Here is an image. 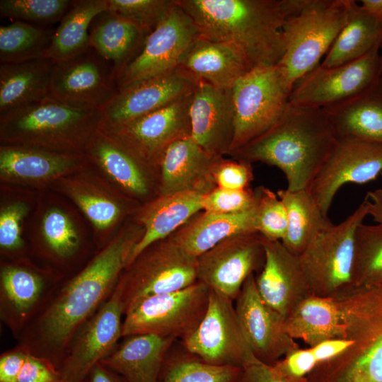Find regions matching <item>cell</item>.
<instances>
[{"label":"cell","mask_w":382,"mask_h":382,"mask_svg":"<svg viewBox=\"0 0 382 382\" xmlns=\"http://www.w3.org/2000/svg\"><path fill=\"white\" fill-rule=\"evenodd\" d=\"M293 88L279 64L255 67L236 81L231 88L235 118L231 154L275 124Z\"/></svg>","instance_id":"cell-8"},{"label":"cell","mask_w":382,"mask_h":382,"mask_svg":"<svg viewBox=\"0 0 382 382\" xmlns=\"http://www.w3.org/2000/svg\"><path fill=\"white\" fill-rule=\"evenodd\" d=\"M209 290L197 281L185 289L147 296L132 303L124 313L122 337L151 334L184 339L203 318Z\"/></svg>","instance_id":"cell-9"},{"label":"cell","mask_w":382,"mask_h":382,"mask_svg":"<svg viewBox=\"0 0 382 382\" xmlns=\"http://www.w3.org/2000/svg\"><path fill=\"white\" fill-rule=\"evenodd\" d=\"M88 144L91 155L117 183L135 194L147 192V183L139 165L144 161L136 154L98 129Z\"/></svg>","instance_id":"cell-36"},{"label":"cell","mask_w":382,"mask_h":382,"mask_svg":"<svg viewBox=\"0 0 382 382\" xmlns=\"http://www.w3.org/2000/svg\"><path fill=\"white\" fill-rule=\"evenodd\" d=\"M179 68L198 81L221 89H231L253 69L244 52L235 44L202 37L192 45Z\"/></svg>","instance_id":"cell-25"},{"label":"cell","mask_w":382,"mask_h":382,"mask_svg":"<svg viewBox=\"0 0 382 382\" xmlns=\"http://www.w3.org/2000/svg\"><path fill=\"white\" fill-rule=\"evenodd\" d=\"M286 333L313 347L332 339H345L341 311L334 298L310 295L284 319Z\"/></svg>","instance_id":"cell-31"},{"label":"cell","mask_w":382,"mask_h":382,"mask_svg":"<svg viewBox=\"0 0 382 382\" xmlns=\"http://www.w3.org/2000/svg\"><path fill=\"white\" fill-rule=\"evenodd\" d=\"M367 216L364 199L345 219L320 233L299 255L311 295L335 299L349 290L355 233Z\"/></svg>","instance_id":"cell-7"},{"label":"cell","mask_w":382,"mask_h":382,"mask_svg":"<svg viewBox=\"0 0 382 382\" xmlns=\"http://www.w3.org/2000/svg\"><path fill=\"white\" fill-rule=\"evenodd\" d=\"M76 202L98 228L111 225L120 214L119 207L104 197L89 194L76 193Z\"/></svg>","instance_id":"cell-48"},{"label":"cell","mask_w":382,"mask_h":382,"mask_svg":"<svg viewBox=\"0 0 382 382\" xmlns=\"http://www.w3.org/2000/svg\"><path fill=\"white\" fill-rule=\"evenodd\" d=\"M379 56H380V77L379 84L382 88V40L379 45Z\"/></svg>","instance_id":"cell-56"},{"label":"cell","mask_w":382,"mask_h":382,"mask_svg":"<svg viewBox=\"0 0 382 382\" xmlns=\"http://www.w3.org/2000/svg\"><path fill=\"white\" fill-rule=\"evenodd\" d=\"M192 138L209 154H231L235 130L231 88L221 89L199 81L190 105Z\"/></svg>","instance_id":"cell-21"},{"label":"cell","mask_w":382,"mask_h":382,"mask_svg":"<svg viewBox=\"0 0 382 382\" xmlns=\"http://www.w3.org/2000/svg\"><path fill=\"white\" fill-rule=\"evenodd\" d=\"M199 37L192 20L175 0V5L149 34L137 55L117 75L118 91L175 70Z\"/></svg>","instance_id":"cell-11"},{"label":"cell","mask_w":382,"mask_h":382,"mask_svg":"<svg viewBox=\"0 0 382 382\" xmlns=\"http://www.w3.org/2000/svg\"><path fill=\"white\" fill-rule=\"evenodd\" d=\"M212 177L216 187L233 190L248 189L253 179L250 163L226 161L221 157L216 161Z\"/></svg>","instance_id":"cell-47"},{"label":"cell","mask_w":382,"mask_h":382,"mask_svg":"<svg viewBox=\"0 0 382 382\" xmlns=\"http://www.w3.org/2000/svg\"><path fill=\"white\" fill-rule=\"evenodd\" d=\"M352 345L348 339L328 340L311 347L317 364L329 361L345 352Z\"/></svg>","instance_id":"cell-52"},{"label":"cell","mask_w":382,"mask_h":382,"mask_svg":"<svg viewBox=\"0 0 382 382\" xmlns=\"http://www.w3.org/2000/svg\"><path fill=\"white\" fill-rule=\"evenodd\" d=\"M139 238L122 235L59 290L25 326L19 345L59 369L74 336L111 296Z\"/></svg>","instance_id":"cell-1"},{"label":"cell","mask_w":382,"mask_h":382,"mask_svg":"<svg viewBox=\"0 0 382 382\" xmlns=\"http://www.w3.org/2000/svg\"><path fill=\"white\" fill-rule=\"evenodd\" d=\"M26 207L21 203L11 204L0 214V245L6 250H15L22 246L20 222Z\"/></svg>","instance_id":"cell-49"},{"label":"cell","mask_w":382,"mask_h":382,"mask_svg":"<svg viewBox=\"0 0 382 382\" xmlns=\"http://www.w3.org/2000/svg\"><path fill=\"white\" fill-rule=\"evenodd\" d=\"M379 45L362 57L333 67L320 64L295 84L290 105L325 108L352 98L379 81Z\"/></svg>","instance_id":"cell-13"},{"label":"cell","mask_w":382,"mask_h":382,"mask_svg":"<svg viewBox=\"0 0 382 382\" xmlns=\"http://www.w3.org/2000/svg\"><path fill=\"white\" fill-rule=\"evenodd\" d=\"M382 40V23L364 11L354 1L349 19L320 64L333 67L355 61Z\"/></svg>","instance_id":"cell-35"},{"label":"cell","mask_w":382,"mask_h":382,"mask_svg":"<svg viewBox=\"0 0 382 382\" xmlns=\"http://www.w3.org/2000/svg\"><path fill=\"white\" fill-rule=\"evenodd\" d=\"M122 339L100 362L127 382H161L168 350L175 339L151 334L133 335Z\"/></svg>","instance_id":"cell-26"},{"label":"cell","mask_w":382,"mask_h":382,"mask_svg":"<svg viewBox=\"0 0 382 382\" xmlns=\"http://www.w3.org/2000/svg\"><path fill=\"white\" fill-rule=\"evenodd\" d=\"M361 8L382 23V0H362Z\"/></svg>","instance_id":"cell-55"},{"label":"cell","mask_w":382,"mask_h":382,"mask_svg":"<svg viewBox=\"0 0 382 382\" xmlns=\"http://www.w3.org/2000/svg\"><path fill=\"white\" fill-rule=\"evenodd\" d=\"M199 36L231 42L253 67L277 64L285 52L283 26L305 0H175Z\"/></svg>","instance_id":"cell-2"},{"label":"cell","mask_w":382,"mask_h":382,"mask_svg":"<svg viewBox=\"0 0 382 382\" xmlns=\"http://www.w3.org/2000/svg\"><path fill=\"white\" fill-rule=\"evenodd\" d=\"M198 281L197 257L169 236L144 250L120 277L124 313L132 303L153 295L176 291Z\"/></svg>","instance_id":"cell-10"},{"label":"cell","mask_w":382,"mask_h":382,"mask_svg":"<svg viewBox=\"0 0 382 382\" xmlns=\"http://www.w3.org/2000/svg\"><path fill=\"white\" fill-rule=\"evenodd\" d=\"M82 382H127L119 374L99 362L89 371Z\"/></svg>","instance_id":"cell-53"},{"label":"cell","mask_w":382,"mask_h":382,"mask_svg":"<svg viewBox=\"0 0 382 382\" xmlns=\"http://www.w3.org/2000/svg\"><path fill=\"white\" fill-rule=\"evenodd\" d=\"M76 159L68 155L37 148L6 146L1 148L2 174L27 179L53 176L72 166Z\"/></svg>","instance_id":"cell-37"},{"label":"cell","mask_w":382,"mask_h":382,"mask_svg":"<svg viewBox=\"0 0 382 382\" xmlns=\"http://www.w3.org/2000/svg\"><path fill=\"white\" fill-rule=\"evenodd\" d=\"M265 257L258 233L230 237L197 257L198 281L234 301L248 277L262 270Z\"/></svg>","instance_id":"cell-18"},{"label":"cell","mask_w":382,"mask_h":382,"mask_svg":"<svg viewBox=\"0 0 382 382\" xmlns=\"http://www.w3.org/2000/svg\"><path fill=\"white\" fill-rule=\"evenodd\" d=\"M112 11L151 32L167 16L175 0H107Z\"/></svg>","instance_id":"cell-44"},{"label":"cell","mask_w":382,"mask_h":382,"mask_svg":"<svg viewBox=\"0 0 382 382\" xmlns=\"http://www.w3.org/2000/svg\"><path fill=\"white\" fill-rule=\"evenodd\" d=\"M181 340L189 354L214 365L242 368L254 355L233 301L212 289L203 318L195 330Z\"/></svg>","instance_id":"cell-12"},{"label":"cell","mask_w":382,"mask_h":382,"mask_svg":"<svg viewBox=\"0 0 382 382\" xmlns=\"http://www.w3.org/2000/svg\"><path fill=\"white\" fill-rule=\"evenodd\" d=\"M73 1L1 0L0 16L23 22L47 24L61 21Z\"/></svg>","instance_id":"cell-42"},{"label":"cell","mask_w":382,"mask_h":382,"mask_svg":"<svg viewBox=\"0 0 382 382\" xmlns=\"http://www.w3.org/2000/svg\"><path fill=\"white\" fill-rule=\"evenodd\" d=\"M277 195L284 205L286 233L282 241L292 253L299 255L322 231L333 224L325 216L308 190L282 189Z\"/></svg>","instance_id":"cell-33"},{"label":"cell","mask_w":382,"mask_h":382,"mask_svg":"<svg viewBox=\"0 0 382 382\" xmlns=\"http://www.w3.org/2000/svg\"><path fill=\"white\" fill-rule=\"evenodd\" d=\"M54 64L47 57L0 64V115L48 96Z\"/></svg>","instance_id":"cell-30"},{"label":"cell","mask_w":382,"mask_h":382,"mask_svg":"<svg viewBox=\"0 0 382 382\" xmlns=\"http://www.w3.org/2000/svg\"><path fill=\"white\" fill-rule=\"evenodd\" d=\"M335 299L352 345L318 364L308 382H382V284L351 289Z\"/></svg>","instance_id":"cell-4"},{"label":"cell","mask_w":382,"mask_h":382,"mask_svg":"<svg viewBox=\"0 0 382 382\" xmlns=\"http://www.w3.org/2000/svg\"><path fill=\"white\" fill-rule=\"evenodd\" d=\"M54 30L19 21L0 26V62L45 57Z\"/></svg>","instance_id":"cell-38"},{"label":"cell","mask_w":382,"mask_h":382,"mask_svg":"<svg viewBox=\"0 0 382 382\" xmlns=\"http://www.w3.org/2000/svg\"><path fill=\"white\" fill-rule=\"evenodd\" d=\"M52 291L45 277L31 269L7 265L1 270L0 318L18 338Z\"/></svg>","instance_id":"cell-23"},{"label":"cell","mask_w":382,"mask_h":382,"mask_svg":"<svg viewBox=\"0 0 382 382\" xmlns=\"http://www.w3.org/2000/svg\"><path fill=\"white\" fill-rule=\"evenodd\" d=\"M337 137L323 109L290 105L267 131L232 154L239 161L278 168L287 189L309 187Z\"/></svg>","instance_id":"cell-3"},{"label":"cell","mask_w":382,"mask_h":382,"mask_svg":"<svg viewBox=\"0 0 382 382\" xmlns=\"http://www.w3.org/2000/svg\"><path fill=\"white\" fill-rule=\"evenodd\" d=\"M323 110L338 139L382 144V88L379 81L360 94Z\"/></svg>","instance_id":"cell-29"},{"label":"cell","mask_w":382,"mask_h":382,"mask_svg":"<svg viewBox=\"0 0 382 382\" xmlns=\"http://www.w3.org/2000/svg\"><path fill=\"white\" fill-rule=\"evenodd\" d=\"M243 382H308L307 378H296L282 373L254 355L243 366Z\"/></svg>","instance_id":"cell-50"},{"label":"cell","mask_w":382,"mask_h":382,"mask_svg":"<svg viewBox=\"0 0 382 382\" xmlns=\"http://www.w3.org/2000/svg\"><path fill=\"white\" fill-rule=\"evenodd\" d=\"M204 195L200 192H180L161 195L152 202L141 217L144 231L132 248L127 266L148 247L170 236L202 210Z\"/></svg>","instance_id":"cell-27"},{"label":"cell","mask_w":382,"mask_h":382,"mask_svg":"<svg viewBox=\"0 0 382 382\" xmlns=\"http://www.w3.org/2000/svg\"><path fill=\"white\" fill-rule=\"evenodd\" d=\"M107 11V0L73 1L54 32L45 57L59 62L91 47L89 27L97 16Z\"/></svg>","instance_id":"cell-34"},{"label":"cell","mask_w":382,"mask_h":382,"mask_svg":"<svg viewBox=\"0 0 382 382\" xmlns=\"http://www.w3.org/2000/svg\"><path fill=\"white\" fill-rule=\"evenodd\" d=\"M199 81L181 68L120 89L100 110V125L124 123L191 93Z\"/></svg>","instance_id":"cell-20"},{"label":"cell","mask_w":382,"mask_h":382,"mask_svg":"<svg viewBox=\"0 0 382 382\" xmlns=\"http://www.w3.org/2000/svg\"><path fill=\"white\" fill-rule=\"evenodd\" d=\"M382 284V224L359 226L349 290Z\"/></svg>","instance_id":"cell-39"},{"label":"cell","mask_w":382,"mask_h":382,"mask_svg":"<svg viewBox=\"0 0 382 382\" xmlns=\"http://www.w3.org/2000/svg\"><path fill=\"white\" fill-rule=\"evenodd\" d=\"M256 231V202L250 209L235 214L207 212L190 219L170 237L185 252L198 257L223 241Z\"/></svg>","instance_id":"cell-28"},{"label":"cell","mask_w":382,"mask_h":382,"mask_svg":"<svg viewBox=\"0 0 382 382\" xmlns=\"http://www.w3.org/2000/svg\"><path fill=\"white\" fill-rule=\"evenodd\" d=\"M161 382H243V369L211 364L188 353L167 357Z\"/></svg>","instance_id":"cell-40"},{"label":"cell","mask_w":382,"mask_h":382,"mask_svg":"<svg viewBox=\"0 0 382 382\" xmlns=\"http://www.w3.org/2000/svg\"><path fill=\"white\" fill-rule=\"evenodd\" d=\"M0 116L4 140L36 149H80L101 122L100 110L71 105L49 96Z\"/></svg>","instance_id":"cell-5"},{"label":"cell","mask_w":382,"mask_h":382,"mask_svg":"<svg viewBox=\"0 0 382 382\" xmlns=\"http://www.w3.org/2000/svg\"><path fill=\"white\" fill-rule=\"evenodd\" d=\"M90 33V47L109 62L115 79L139 52L150 32L107 11L96 17Z\"/></svg>","instance_id":"cell-32"},{"label":"cell","mask_w":382,"mask_h":382,"mask_svg":"<svg viewBox=\"0 0 382 382\" xmlns=\"http://www.w3.org/2000/svg\"><path fill=\"white\" fill-rule=\"evenodd\" d=\"M120 279L108 299L74 336L59 369L65 382H82L122 338L124 308Z\"/></svg>","instance_id":"cell-15"},{"label":"cell","mask_w":382,"mask_h":382,"mask_svg":"<svg viewBox=\"0 0 382 382\" xmlns=\"http://www.w3.org/2000/svg\"><path fill=\"white\" fill-rule=\"evenodd\" d=\"M42 232L48 248L60 259L73 255L79 247V238L66 214L57 209L49 211L43 219Z\"/></svg>","instance_id":"cell-45"},{"label":"cell","mask_w":382,"mask_h":382,"mask_svg":"<svg viewBox=\"0 0 382 382\" xmlns=\"http://www.w3.org/2000/svg\"><path fill=\"white\" fill-rule=\"evenodd\" d=\"M235 301L244 335L257 359L273 365L288 353L300 348L286 333L284 318L260 296L254 274L246 279Z\"/></svg>","instance_id":"cell-19"},{"label":"cell","mask_w":382,"mask_h":382,"mask_svg":"<svg viewBox=\"0 0 382 382\" xmlns=\"http://www.w3.org/2000/svg\"><path fill=\"white\" fill-rule=\"evenodd\" d=\"M382 173V144L338 139L308 187L325 216L340 188L349 183L362 185Z\"/></svg>","instance_id":"cell-17"},{"label":"cell","mask_w":382,"mask_h":382,"mask_svg":"<svg viewBox=\"0 0 382 382\" xmlns=\"http://www.w3.org/2000/svg\"><path fill=\"white\" fill-rule=\"evenodd\" d=\"M317 365L311 347L294 350L273 364L282 373L296 378L306 377Z\"/></svg>","instance_id":"cell-51"},{"label":"cell","mask_w":382,"mask_h":382,"mask_svg":"<svg viewBox=\"0 0 382 382\" xmlns=\"http://www.w3.org/2000/svg\"><path fill=\"white\" fill-rule=\"evenodd\" d=\"M117 92L111 64L89 47L55 62L48 96L71 105L101 110Z\"/></svg>","instance_id":"cell-16"},{"label":"cell","mask_w":382,"mask_h":382,"mask_svg":"<svg viewBox=\"0 0 382 382\" xmlns=\"http://www.w3.org/2000/svg\"><path fill=\"white\" fill-rule=\"evenodd\" d=\"M263 243L265 262L255 277L257 289L264 301L285 319L311 294L299 255L290 252L281 241L263 238Z\"/></svg>","instance_id":"cell-22"},{"label":"cell","mask_w":382,"mask_h":382,"mask_svg":"<svg viewBox=\"0 0 382 382\" xmlns=\"http://www.w3.org/2000/svg\"><path fill=\"white\" fill-rule=\"evenodd\" d=\"M192 91L147 115L121 124L100 125L98 129L125 146L144 163L159 165L171 144L191 136L189 110Z\"/></svg>","instance_id":"cell-14"},{"label":"cell","mask_w":382,"mask_h":382,"mask_svg":"<svg viewBox=\"0 0 382 382\" xmlns=\"http://www.w3.org/2000/svg\"><path fill=\"white\" fill-rule=\"evenodd\" d=\"M381 177H382V173L381 174Z\"/></svg>","instance_id":"cell-57"},{"label":"cell","mask_w":382,"mask_h":382,"mask_svg":"<svg viewBox=\"0 0 382 382\" xmlns=\"http://www.w3.org/2000/svg\"><path fill=\"white\" fill-rule=\"evenodd\" d=\"M256 231L269 241H282L287 228L286 212L277 194L265 187L255 190Z\"/></svg>","instance_id":"cell-43"},{"label":"cell","mask_w":382,"mask_h":382,"mask_svg":"<svg viewBox=\"0 0 382 382\" xmlns=\"http://www.w3.org/2000/svg\"><path fill=\"white\" fill-rule=\"evenodd\" d=\"M256 202L255 190H233L218 187L204 195L202 210L217 214H235L253 208Z\"/></svg>","instance_id":"cell-46"},{"label":"cell","mask_w":382,"mask_h":382,"mask_svg":"<svg viewBox=\"0 0 382 382\" xmlns=\"http://www.w3.org/2000/svg\"><path fill=\"white\" fill-rule=\"evenodd\" d=\"M0 382H65L48 359L18 345L0 356Z\"/></svg>","instance_id":"cell-41"},{"label":"cell","mask_w":382,"mask_h":382,"mask_svg":"<svg viewBox=\"0 0 382 382\" xmlns=\"http://www.w3.org/2000/svg\"><path fill=\"white\" fill-rule=\"evenodd\" d=\"M218 158L206 152L191 136L171 144L159 163L162 195L185 192L207 194L213 190L216 187L212 172Z\"/></svg>","instance_id":"cell-24"},{"label":"cell","mask_w":382,"mask_h":382,"mask_svg":"<svg viewBox=\"0 0 382 382\" xmlns=\"http://www.w3.org/2000/svg\"><path fill=\"white\" fill-rule=\"evenodd\" d=\"M365 199L369 215L376 223L382 224V189L368 192Z\"/></svg>","instance_id":"cell-54"},{"label":"cell","mask_w":382,"mask_h":382,"mask_svg":"<svg viewBox=\"0 0 382 382\" xmlns=\"http://www.w3.org/2000/svg\"><path fill=\"white\" fill-rule=\"evenodd\" d=\"M354 1L305 0L283 26L285 52L278 63L294 87L318 65L346 25Z\"/></svg>","instance_id":"cell-6"}]
</instances>
